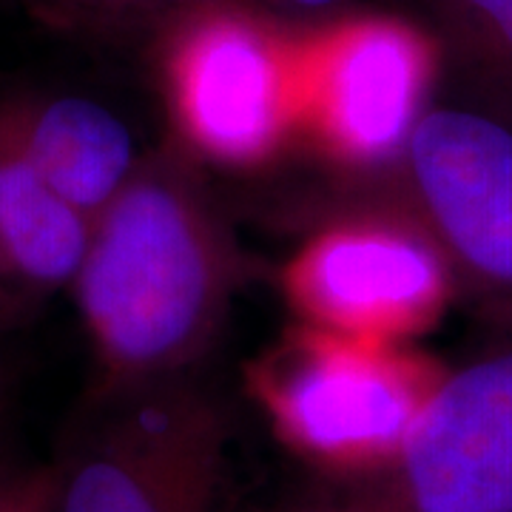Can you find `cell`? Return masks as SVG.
I'll return each instance as SVG.
<instances>
[{
  "mask_svg": "<svg viewBox=\"0 0 512 512\" xmlns=\"http://www.w3.org/2000/svg\"><path fill=\"white\" fill-rule=\"evenodd\" d=\"M345 194L410 214L439 245L458 302L512 330V126L473 106H433L384 177Z\"/></svg>",
  "mask_w": 512,
  "mask_h": 512,
  "instance_id": "5b68a950",
  "label": "cell"
},
{
  "mask_svg": "<svg viewBox=\"0 0 512 512\" xmlns=\"http://www.w3.org/2000/svg\"><path fill=\"white\" fill-rule=\"evenodd\" d=\"M296 146L359 188L399 163L436 106L444 55L433 29L387 9H350L293 20Z\"/></svg>",
  "mask_w": 512,
  "mask_h": 512,
  "instance_id": "277c9868",
  "label": "cell"
},
{
  "mask_svg": "<svg viewBox=\"0 0 512 512\" xmlns=\"http://www.w3.org/2000/svg\"><path fill=\"white\" fill-rule=\"evenodd\" d=\"M225 450L228 419L197 373L94 393L52 467V512H214Z\"/></svg>",
  "mask_w": 512,
  "mask_h": 512,
  "instance_id": "8992f818",
  "label": "cell"
},
{
  "mask_svg": "<svg viewBox=\"0 0 512 512\" xmlns=\"http://www.w3.org/2000/svg\"><path fill=\"white\" fill-rule=\"evenodd\" d=\"M92 220L0 140V282L23 305L72 288Z\"/></svg>",
  "mask_w": 512,
  "mask_h": 512,
  "instance_id": "30bf717a",
  "label": "cell"
},
{
  "mask_svg": "<svg viewBox=\"0 0 512 512\" xmlns=\"http://www.w3.org/2000/svg\"><path fill=\"white\" fill-rule=\"evenodd\" d=\"M3 410H6V376L0 370V421H3Z\"/></svg>",
  "mask_w": 512,
  "mask_h": 512,
  "instance_id": "d6986e66",
  "label": "cell"
},
{
  "mask_svg": "<svg viewBox=\"0 0 512 512\" xmlns=\"http://www.w3.org/2000/svg\"><path fill=\"white\" fill-rule=\"evenodd\" d=\"M52 467H23L0 490V512H52Z\"/></svg>",
  "mask_w": 512,
  "mask_h": 512,
  "instance_id": "7c38bea8",
  "label": "cell"
},
{
  "mask_svg": "<svg viewBox=\"0 0 512 512\" xmlns=\"http://www.w3.org/2000/svg\"><path fill=\"white\" fill-rule=\"evenodd\" d=\"M279 9H288L299 20L319 18V15H328V12H336L342 9L348 0H274Z\"/></svg>",
  "mask_w": 512,
  "mask_h": 512,
  "instance_id": "9a60e30c",
  "label": "cell"
},
{
  "mask_svg": "<svg viewBox=\"0 0 512 512\" xmlns=\"http://www.w3.org/2000/svg\"><path fill=\"white\" fill-rule=\"evenodd\" d=\"M18 470H20V464H15L12 458H6L3 453H0V490L12 481V476H15Z\"/></svg>",
  "mask_w": 512,
  "mask_h": 512,
  "instance_id": "e0dca14e",
  "label": "cell"
},
{
  "mask_svg": "<svg viewBox=\"0 0 512 512\" xmlns=\"http://www.w3.org/2000/svg\"><path fill=\"white\" fill-rule=\"evenodd\" d=\"M23 308H26V305H23L18 296L0 282V328H6V325L15 319V313L23 311Z\"/></svg>",
  "mask_w": 512,
  "mask_h": 512,
  "instance_id": "2e32d148",
  "label": "cell"
},
{
  "mask_svg": "<svg viewBox=\"0 0 512 512\" xmlns=\"http://www.w3.org/2000/svg\"><path fill=\"white\" fill-rule=\"evenodd\" d=\"M345 495L365 512H512V330L447 365L396 461Z\"/></svg>",
  "mask_w": 512,
  "mask_h": 512,
  "instance_id": "ba28073f",
  "label": "cell"
},
{
  "mask_svg": "<svg viewBox=\"0 0 512 512\" xmlns=\"http://www.w3.org/2000/svg\"><path fill=\"white\" fill-rule=\"evenodd\" d=\"M421 20L467 106L512 126V0H424Z\"/></svg>",
  "mask_w": 512,
  "mask_h": 512,
  "instance_id": "8fae6325",
  "label": "cell"
},
{
  "mask_svg": "<svg viewBox=\"0 0 512 512\" xmlns=\"http://www.w3.org/2000/svg\"><path fill=\"white\" fill-rule=\"evenodd\" d=\"M268 512H365L353 498L348 495H330V498H313V501H302V504H285L279 510Z\"/></svg>",
  "mask_w": 512,
  "mask_h": 512,
  "instance_id": "5bb4252c",
  "label": "cell"
},
{
  "mask_svg": "<svg viewBox=\"0 0 512 512\" xmlns=\"http://www.w3.org/2000/svg\"><path fill=\"white\" fill-rule=\"evenodd\" d=\"M57 3L72 9L74 15L103 20V23H123L160 9L157 0H57Z\"/></svg>",
  "mask_w": 512,
  "mask_h": 512,
  "instance_id": "4fadbf2b",
  "label": "cell"
},
{
  "mask_svg": "<svg viewBox=\"0 0 512 512\" xmlns=\"http://www.w3.org/2000/svg\"><path fill=\"white\" fill-rule=\"evenodd\" d=\"M165 9H177V6H188V3H205V0H157Z\"/></svg>",
  "mask_w": 512,
  "mask_h": 512,
  "instance_id": "ac0fdd59",
  "label": "cell"
},
{
  "mask_svg": "<svg viewBox=\"0 0 512 512\" xmlns=\"http://www.w3.org/2000/svg\"><path fill=\"white\" fill-rule=\"evenodd\" d=\"M242 251L197 165L177 148L140 154L92 220L72 291L97 393L194 376L228 322Z\"/></svg>",
  "mask_w": 512,
  "mask_h": 512,
  "instance_id": "6da1fadb",
  "label": "cell"
},
{
  "mask_svg": "<svg viewBox=\"0 0 512 512\" xmlns=\"http://www.w3.org/2000/svg\"><path fill=\"white\" fill-rule=\"evenodd\" d=\"M279 285L302 325L413 345L458 302L439 245L402 208L345 194L282 265Z\"/></svg>",
  "mask_w": 512,
  "mask_h": 512,
  "instance_id": "52a82bcc",
  "label": "cell"
},
{
  "mask_svg": "<svg viewBox=\"0 0 512 512\" xmlns=\"http://www.w3.org/2000/svg\"><path fill=\"white\" fill-rule=\"evenodd\" d=\"M0 140L89 220L120 194L140 163L126 123L80 94L0 97Z\"/></svg>",
  "mask_w": 512,
  "mask_h": 512,
  "instance_id": "9c48e42d",
  "label": "cell"
},
{
  "mask_svg": "<svg viewBox=\"0 0 512 512\" xmlns=\"http://www.w3.org/2000/svg\"><path fill=\"white\" fill-rule=\"evenodd\" d=\"M154 69L171 146L194 165L259 174L296 146L293 20L251 0L168 9Z\"/></svg>",
  "mask_w": 512,
  "mask_h": 512,
  "instance_id": "3957f363",
  "label": "cell"
},
{
  "mask_svg": "<svg viewBox=\"0 0 512 512\" xmlns=\"http://www.w3.org/2000/svg\"><path fill=\"white\" fill-rule=\"evenodd\" d=\"M447 362L416 345L296 325L248 365V393L276 441L342 487L396 461Z\"/></svg>",
  "mask_w": 512,
  "mask_h": 512,
  "instance_id": "7a4b0ae2",
  "label": "cell"
}]
</instances>
